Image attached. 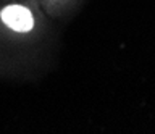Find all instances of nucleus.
<instances>
[{
    "label": "nucleus",
    "mask_w": 155,
    "mask_h": 134,
    "mask_svg": "<svg viewBox=\"0 0 155 134\" xmlns=\"http://www.w3.org/2000/svg\"><path fill=\"white\" fill-rule=\"evenodd\" d=\"M2 21L10 29L16 32H29L34 28V18L31 11L23 5H8L0 13Z\"/></svg>",
    "instance_id": "f257e3e1"
}]
</instances>
